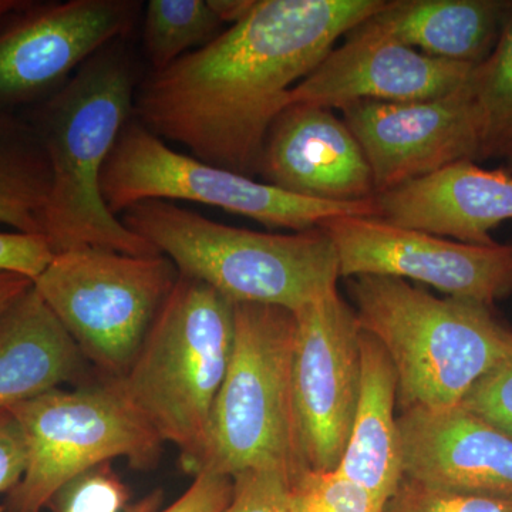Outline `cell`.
I'll return each instance as SVG.
<instances>
[{"mask_svg":"<svg viewBox=\"0 0 512 512\" xmlns=\"http://www.w3.org/2000/svg\"><path fill=\"white\" fill-rule=\"evenodd\" d=\"M338 254L340 279L390 276L431 286L448 298L493 306L512 296V242L466 244L362 215L320 224Z\"/></svg>","mask_w":512,"mask_h":512,"instance_id":"cell-10","label":"cell"},{"mask_svg":"<svg viewBox=\"0 0 512 512\" xmlns=\"http://www.w3.org/2000/svg\"><path fill=\"white\" fill-rule=\"evenodd\" d=\"M127 500L126 484L104 463L67 484L49 507L56 512H119Z\"/></svg>","mask_w":512,"mask_h":512,"instance_id":"cell-26","label":"cell"},{"mask_svg":"<svg viewBox=\"0 0 512 512\" xmlns=\"http://www.w3.org/2000/svg\"><path fill=\"white\" fill-rule=\"evenodd\" d=\"M140 10L134 0L30 3L0 26V107L50 99L87 60L126 39Z\"/></svg>","mask_w":512,"mask_h":512,"instance_id":"cell-12","label":"cell"},{"mask_svg":"<svg viewBox=\"0 0 512 512\" xmlns=\"http://www.w3.org/2000/svg\"><path fill=\"white\" fill-rule=\"evenodd\" d=\"M403 477L512 500V437L460 404L397 413Z\"/></svg>","mask_w":512,"mask_h":512,"instance_id":"cell-16","label":"cell"},{"mask_svg":"<svg viewBox=\"0 0 512 512\" xmlns=\"http://www.w3.org/2000/svg\"><path fill=\"white\" fill-rule=\"evenodd\" d=\"M386 0H256L212 42L136 89L134 119L190 156L256 178L291 92Z\"/></svg>","mask_w":512,"mask_h":512,"instance_id":"cell-1","label":"cell"},{"mask_svg":"<svg viewBox=\"0 0 512 512\" xmlns=\"http://www.w3.org/2000/svg\"><path fill=\"white\" fill-rule=\"evenodd\" d=\"M511 8L512 0H393L352 30L477 66L493 52Z\"/></svg>","mask_w":512,"mask_h":512,"instance_id":"cell-18","label":"cell"},{"mask_svg":"<svg viewBox=\"0 0 512 512\" xmlns=\"http://www.w3.org/2000/svg\"><path fill=\"white\" fill-rule=\"evenodd\" d=\"M362 384L355 420L339 467L335 471L384 507L402 480L397 377L379 340L362 332Z\"/></svg>","mask_w":512,"mask_h":512,"instance_id":"cell-20","label":"cell"},{"mask_svg":"<svg viewBox=\"0 0 512 512\" xmlns=\"http://www.w3.org/2000/svg\"><path fill=\"white\" fill-rule=\"evenodd\" d=\"M32 286L33 281L25 276L0 272V318Z\"/></svg>","mask_w":512,"mask_h":512,"instance_id":"cell-32","label":"cell"},{"mask_svg":"<svg viewBox=\"0 0 512 512\" xmlns=\"http://www.w3.org/2000/svg\"><path fill=\"white\" fill-rule=\"evenodd\" d=\"M55 252L43 235L0 232V272L35 281L52 262Z\"/></svg>","mask_w":512,"mask_h":512,"instance_id":"cell-30","label":"cell"},{"mask_svg":"<svg viewBox=\"0 0 512 512\" xmlns=\"http://www.w3.org/2000/svg\"><path fill=\"white\" fill-rule=\"evenodd\" d=\"M383 512H512V500L439 490L402 477Z\"/></svg>","mask_w":512,"mask_h":512,"instance_id":"cell-25","label":"cell"},{"mask_svg":"<svg viewBox=\"0 0 512 512\" xmlns=\"http://www.w3.org/2000/svg\"><path fill=\"white\" fill-rule=\"evenodd\" d=\"M234 336L235 303L180 274L136 360L117 379L151 429L178 448L181 468L194 477Z\"/></svg>","mask_w":512,"mask_h":512,"instance_id":"cell-5","label":"cell"},{"mask_svg":"<svg viewBox=\"0 0 512 512\" xmlns=\"http://www.w3.org/2000/svg\"><path fill=\"white\" fill-rule=\"evenodd\" d=\"M298 512H383V507L365 488L338 471H306L292 484Z\"/></svg>","mask_w":512,"mask_h":512,"instance_id":"cell-24","label":"cell"},{"mask_svg":"<svg viewBox=\"0 0 512 512\" xmlns=\"http://www.w3.org/2000/svg\"><path fill=\"white\" fill-rule=\"evenodd\" d=\"M180 272L164 255L79 248L53 256L33 286L83 357L126 375Z\"/></svg>","mask_w":512,"mask_h":512,"instance_id":"cell-8","label":"cell"},{"mask_svg":"<svg viewBox=\"0 0 512 512\" xmlns=\"http://www.w3.org/2000/svg\"><path fill=\"white\" fill-rule=\"evenodd\" d=\"M26 461L25 437L18 420L9 410H0V494H9L19 484ZM0 512H5L3 505Z\"/></svg>","mask_w":512,"mask_h":512,"instance_id":"cell-31","label":"cell"},{"mask_svg":"<svg viewBox=\"0 0 512 512\" xmlns=\"http://www.w3.org/2000/svg\"><path fill=\"white\" fill-rule=\"evenodd\" d=\"M234 493L224 512H298L292 478L276 470H247L235 474Z\"/></svg>","mask_w":512,"mask_h":512,"instance_id":"cell-27","label":"cell"},{"mask_svg":"<svg viewBox=\"0 0 512 512\" xmlns=\"http://www.w3.org/2000/svg\"><path fill=\"white\" fill-rule=\"evenodd\" d=\"M222 22L208 0H150L143 42L151 72L167 69L181 57L212 42Z\"/></svg>","mask_w":512,"mask_h":512,"instance_id":"cell-23","label":"cell"},{"mask_svg":"<svg viewBox=\"0 0 512 512\" xmlns=\"http://www.w3.org/2000/svg\"><path fill=\"white\" fill-rule=\"evenodd\" d=\"M25 437L26 470L6 494L5 512H42L87 471L126 458L136 470L157 467L164 441L127 399L119 380L53 389L10 407Z\"/></svg>","mask_w":512,"mask_h":512,"instance_id":"cell-7","label":"cell"},{"mask_svg":"<svg viewBox=\"0 0 512 512\" xmlns=\"http://www.w3.org/2000/svg\"><path fill=\"white\" fill-rule=\"evenodd\" d=\"M120 220L181 275L234 303H264L295 313L338 288V254L319 227L268 234L229 227L163 200L138 202Z\"/></svg>","mask_w":512,"mask_h":512,"instance_id":"cell-4","label":"cell"},{"mask_svg":"<svg viewBox=\"0 0 512 512\" xmlns=\"http://www.w3.org/2000/svg\"><path fill=\"white\" fill-rule=\"evenodd\" d=\"M468 90L476 111L478 161L512 156V8L487 59L474 67Z\"/></svg>","mask_w":512,"mask_h":512,"instance_id":"cell-22","label":"cell"},{"mask_svg":"<svg viewBox=\"0 0 512 512\" xmlns=\"http://www.w3.org/2000/svg\"><path fill=\"white\" fill-rule=\"evenodd\" d=\"M505 170L512 174V156L505 160Z\"/></svg>","mask_w":512,"mask_h":512,"instance_id":"cell-35","label":"cell"},{"mask_svg":"<svg viewBox=\"0 0 512 512\" xmlns=\"http://www.w3.org/2000/svg\"><path fill=\"white\" fill-rule=\"evenodd\" d=\"M234 493V478L202 471L177 501L158 512H224ZM160 495H150L128 512H154Z\"/></svg>","mask_w":512,"mask_h":512,"instance_id":"cell-29","label":"cell"},{"mask_svg":"<svg viewBox=\"0 0 512 512\" xmlns=\"http://www.w3.org/2000/svg\"><path fill=\"white\" fill-rule=\"evenodd\" d=\"M120 42L87 60L29 117L52 168L45 237L55 255L79 248L161 255L111 214L101 194L104 165L134 117V69Z\"/></svg>","mask_w":512,"mask_h":512,"instance_id":"cell-2","label":"cell"},{"mask_svg":"<svg viewBox=\"0 0 512 512\" xmlns=\"http://www.w3.org/2000/svg\"><path fill=\"white\" fill-rule=\"evenodd\" d=\"M101 194L111 214L119 218L128 208L148 200L200 202L269 229L292 232L318 228L340 215L377 217L375 198L342 204L289 194L175 151L134 117L104 165Z\"/></svg>","mask_w":512,"mask_h":512,"instance_id":"cell-9","label":"cell"},{"mask_svg":"<svg viewBox=\"0 0 512 512\" xmlns=\"http://www.w3.org/2000/svg\"><path fill=\"white\" fill-rule=\"evenodd\" d=\"M346 285L360 328L379 340L396 370L397 413L460 404L512 355V329L490 306L440 298L390 276H353Z\"/></svg>","mask_w":512,"mask_h":512,"instance_id":"cell-3","label":"cell"},{"mask_svg":"<svg viewBox=\"0 0 512 512\" xmlns=\"http://www.w3.org/2000/svg\"><path fill=\"white\" fill-rule=\"evenodd\" d=\"M83 359L32 286L0 318V410L74 382Z\"/></svg>","mask_w":512,"mask_h":512,"instance_id":"cell-19","label":"cell"},{"mask_svg":"<svg viewBox=\"0 0 512 512\" xmlns=\"http://www.w3.org/2000/svg\"><path fill=\"white\" fill-rule=\"evenodd\" d=\"M476 66L436 59L399 43L350 30L291 92L289 104L342 110L357 101L413 103L456 92Z\"/></svg>","mask_w":512,"mask_h":512,"instance_id":"cell-14","label":"cell"},{"mask_svg":"<svg viewBox=\"0 0 512 512\" xmlns=\"http://www.w3.org/2000/svg\"><path fill=\"white\" fill-rule=\"evenodd\" d=\"M32 2H20V0H0V26L8 22L16 13L28 8Z\"/></svg>","mask_w":512,"mask_h":512,"instance_id":"cell-34","label":"cell"},{"mask_svg":"<svg viewBox=\"0 0 512 512\" xmlns=\"http://www.w3.org/2000/svg\"><path fill=\"white\" fill-rule=\"evenodd\" d=\"M295 339V313L264 303H235L234 348L198 474L234 477L247 470H276L296 481L308 471L293 397Z\"/></svg>","mask_w":512,"mask_h":512,"instance_id":"cell-6","label":"cell"},{"mask_svg":"<svg viewBox=\"0 0 512 512\" xmlns=\"http://www.w3.org/2000/svg\"><path fill=\"white\" fill-rule=\"evenodd\" d=\"M377 217L474 245L494 244L491 231L512 221V174L460 161L376 195Z\"/></svg>","mask_w":512,"mask_h":512,"instance_id":"cell-17","label":"cell"},{"mask_svg":"<svg viewBox=\"0 0 512 512\" xmlns=\"http://www.w3.org/2000/svg\"><path fill=\"white\" fill-rule=\"evenodd\" d=\"M211 9L221 20L222 25L229 26L241 22L254 10L256 0H208Z\"/></svg>","mask_w":512,"mask_h":512,"instance_id":"cell-33","label":"cell"},{"mask_svg":"<svg viewBox=\"0 0 512 512\" xmlns=\"http://www.w3.org/2000/svg\"><path fill=\"white\" fill-rule=\"evenodd\" d=\"M460 406L512 437V355L481 376Z\"/></svg>","mask_w":512,"mask_h":512,"instance_id":"cell-28","label":"cell"},{"mask_svg":"<svg viewBox=\"0 0 512 512\" xmlns=\"http://www.w3.org/2000/svg\"><path fill=\"white\" fill-rule=\"evenodd\" d=\"M383 194L460 161H478L476 111L463 87L413 103L357 101L342 109Z\"/></svg>","mask_w":512,"mask_h":512,"instance_id":"cell-13","label":"cell"},{"mask_svg":"<svg viewBox=\"0 0 512 512\" xmlns=\"http://www.w3.org/2000/svg\"><path fill=\"white\" fill-rule=\"evenodd\" d=\"M50 190L52 168L35 127L0 107V224L45 237Z\"/></svg>","mask_w":512,"mask_h":512,"instance_id":"cell-21","label":"cell"},{"mask_svg":"<svg viewBox=\"0 0 512 512\" xmlns=\"http://www.w3.org/2000/svg\"><path fill=\"white\" fill-rule=\"evenodd\" d=\"M256 178L279 190L325 202L376 198L372 170L359 141L333 110L289 104L274 121Z\"/></svg>","mask_w":512,"mask_h":512,"instance_id":"cell-15","label":"cell"},{"mask_svg":"<svg viewBox=\"0 0 512 512\" xmlns=\"http://www.w3.org/2000/svg\"><path fill=\"white\" fill-rule=\"evenodd\" d=\"M296 316L293 397L306 470L329 473L348 446L362 384V328L338 288Z\"/></svg>","mask_w":512,"mask_h":512,"instance_id":"cell-11","label":"cell"}]
</instances>
